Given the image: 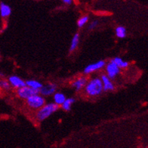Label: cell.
<instances>
[{
    "label": "cell",
    "mask_w": 148,
    "mask_h": 148,
    "mask_svg": "<svg viewBox=\"0 0 148 148\" xmlns=\"http://www.w3.org/2000/svg\"><path fill=\"white\" fill-rule=\"evenodd\" d=\"M0 83H1V81H0Z\"/></svg>",
    "instance_id": "cell-22"
},
{
    "label": "cell",
    "mask_w": 148,
    "mask_h": 148,
    "mask_svg": "<svg viewBox=\"0 0 148 148\" xmlns=\"http://www.w3.org/2000/svg\"><path fill=\"white\" fill-rule=\"evenodd\" d=\"M17 93H18V95L21 98L27 100V98L31 97V96L39 94V92L34 91V90L29 88V87H27V86H24V87H23V88H19V89H18Z\"/></svg>",
    "instance_id": "cell-5"
},
{
    "label": "cell",
    "mask_w": 148,
    "mask_h": 148,
    "mask_svg": "<svg viewBox=\"0 0 148 148\" xmlns=\"http://www.w3.org/2000/svg\"><path fill=\"white\" fill-rule=\"evenodd\" d=\"M85 91L87 95L90 97H97L100 95L103 92V85L101 78L95 77L88 81L85 86Z\"/></svg>",
    "instance_id": "cell-1"
},
{
    "label": "cell",
    "mask_w": 148,
    "mask_h": 148,
    "mask_svg": "<svg viewBox=\"0 0 148 148\" xmlns=\"http://www.w3.org/2000/svg\"><path fill=\"white\" fill-rule=\"evenodd\" d=\"M12 14V8L4 2H0V14L3 18L9 17Z\"/></svg>",
    "instance_id": "cell-11"
},
{
    "label": "cell",
    "mask_w": 148,
    "mask_h": 148,
    "mask_svg": "<svg viewBox=\"0 0 148 148\" xmlns=\"http://www.w3.org/2000/svg\"><path fill=\"white\" fill-rule=\"evenodd\" d=\"M8 82H9L10 86L14 87V88L19 89L21 88H23L24 86H26V82L23 79L21 78H20L18 76H11L8 78Z\"/></svg>",
    "instance_id": "cell-8"
},
{
    "label": "cell",
    "mask_w": 148,
    "mask_h": 148,
    "mask_svg": "<svg viewBox=\"0 0 148 148\" xmlns=\"http://www.w3.org/2000/svg\"><path fill=\"white\" fill-rule=\"evenodd\" d=\"M57 86L54 83H49L43 86L39 91V95L42 96H50L52 95L56 92Z\"/></svg>",
    "instance_id": "cell-7"
},
{
    "label": "cell",
    "mask_w": 148,
    "mask_h": 148,
    "mask_svg": "<svg viewBox=\"0 0 148 148\" xmlns=\"http://www.w3.org/2000/svg\"><path fill=\"white\" fill-rule=\"evenodd\" d=\"M88 16L84 15L82 17L79 18L77 21V26H78L79 28H82V27H84L85 24H86V23L88 22Z\"/></svg>",
    "instance_id": "cell-18"
},
{
    "label": "cell",
    "mask_w": 148,
    "mask_h": 148,
    "mask_svg": "<svg viewBox=\"0 0 148 148\" xmlns=\"http://www.w3.org/2000/svg\"><path fill=\"white\" fill-rule=\"evenodd\" d=\"M106 66V62L104 60H98L97 62L91 64L86 66L85 70H84V73L85 74H90L92 73L95 72L97 70H101L103 68Z\"/></svg>",
    "instance_id": "cell-6"
},
{
    "label": "cell",
    "mask_w": 148,
    "mask_h": 148,
    "mask_svg": "<svg viewBox=\"0 0 148 148\" xmlns=\"http://www.w3.org/2000/svg\"><path fill=\"white\" fill-rule=\"evenodd\" d=\"M75 102V99L73 97H69L65 100V101L62 103V105L60 106L61 108L64 111H70L71 110L72 105Z\"/></svg>",
    "instance_id": "cell-15"
},
{
    "label": "cell",
    "mask_w": 148,
    "mask_h": 148,
    "mask_svg": "<svg viewBox=\"0 0 148 148\" xmlns=\"http://www.w3.org/2000/svg\"><path fill=\"white\" fill-rule=\"evenodd\" d=\"M97 24H98V22H97V21H92V23L89 24V26H88V29H89L90 30L94 29L96 27H97Z\"/></svg>",
    "instance_id": "cell-20"
},
{
    "label": "cell",
    "mask_w": 148,
    "mask_h": 148,
    "mask_svg": "<svg viewBox=\"0 0 148 148\" xmlns=\"http://www.w3.org/2000/svg\"><path fill=\"white\" fill-rule=\"evenodd\" d=\"M111 60H112V61H113L119 69L127 68L129 65L128 61H125V60H123V59L120 58H118V57H116V58H113Z\"/></svg>",
    "instance_id": "cell-14"
},
{
    "label": "cell",
    "mask_w": 148,
    "mask_h": 148,
    "mask_svg": "<svg viewBox=\"0 0 148 148\" xmlns=\"http://www.w3.org/2000/svg\"><path fill=\"white\" fill-rule=\"evenodd\" d=\"M116 36L119 39H123L126 36V29L123 26H119L116 28Z\"/></svg>",
    "instance_id": "cell-17"
},
{
    "label": "cell",
    "mask_w": 148,
    "mask_h": 148,
    "mask_svg": "<svg viewBox=\"0 0 148 148\" xmlns=\"http://www.w3.org/2000/svg\"><path fill=\"white\" fill-rule=\"evenodd\" d=\"M79 34L78 33H76L75 35L73 36L72 39V41H71V44H70V51L72 52V51H75L79 45Z\"/></svg>",
    "instance_id": "cell-16"
},
{
    "label": "cell",
    "mask_w": 148,
    "mask_h": 148,
    "mask_svg": "<svg viewBox=\"0 0 148 148\" xmlns=\"http://www.w3.org/2000/svg\"><path fill=\"white\" fill-rule=\"evenodd\" d=\"M26 101L28 107L34 110H39L45 104V99L39 94L31 96Z\"/></svg>",
    "instance_id": "cell-3"
},
{
    "label": "cell",
    "mask_w": 148,
    "mask_h": 148,
    "mask_svg": "<svg viewBox=\"0 0 148 148\" xmlns=\"http://www.w3.org/2000/svg\"><path fill=\"white\" fill-rule=\"evenodd\" d=\"M60 106L57 105L55 103H45V105L38 110L36 112V118L38 120L43 121L49 118L51 114L58 110Z\"/></svg>",
    "instance_id": "cell-2"
},
{
    "label": "cell",
    "mask_w": 148,
    "mask_h": 148,
    "mask_svg": "<svg viewBox=\"0 0 148 148\" xmlns=\"http://www.w3.org/2000/svg\"><path fill=\"white\" fill-rule=\"evenodd\" d=\"M26 86H27L29 88H32L34 91H37V92H39L40 89L42 88V87L43 86V85L42 84V82H40L39 81H37L35 79H29L26 81Z\"/></svg>",
    "instance_id": "cell-12"
},
{
    "label": "cell",
    "mask_w": 148,
    "mask_h": 148,
    "mask_svg": "<svg viewBox=\"0 0 148 148\" xmlns=\"http://www.w3.org/2000/svg\"><path fill=\"white\" fill-rule=\"evenodd\" d=\"M101 80L102 85H103V91H104V92H109V91L114 90V88H115L114 85L110 79L106 74L102 75L101 77Z\"/></svg>",
    "instance_id": "cell-9"
},
{
    "label": "cell",
    "mask_w": 148,
    "mask_h": 148,
    "mask_svg": "<svg viewBox=\"0 0 148 148\" xmlns=\"http://www.w3.org/2000/svg\"><path fill=\"white\" fill-rule=\"evenodd\" d=\"M66 99V97L65 95L61 92H55L54 94V103H56L57 105L61 106Z\"/></svg>",
    "instance_id": "cell-13"
},
{
    "label": "cell",
    "mask_w": 148,
    "mask_h": 148,
    "mask_svg": "<svg viewBox=\"0 0 148 148\" xmlns=\"http://www.w3.org/2000/svg\"><path fill=\"white\" fill-rule=\"evenodd\" d=\"M0 87H2V88H4L5 90L9 89L11 86H10L8 81H6V80H2L1 81V83H0Z\"/></svg>",
    "instance_id": "cell-19"
},
{
    "label": "cell",
    "mask_w": 148,
    "mask_h": 148,
    "mask_svg": "<svg viewBox=\"0 0 148 148\" xmlns=\"http://www.w3.org/2000/svg\"><path fill=\"white\" fill-rule=\"evenodd\" d=\"M120 72V69L110 60L107 65H106V73L107 75L110 79H114Z\"/></svg>",
    "instance_id": "cell-4"
},
{
    "label": "cell",
    "mask_w": 148,
    "mask_h": 148,
    "mask_svg": "<svg viewBox=\"0 0 148 148\" xmlns=\"http://www.w3.org/2000/svg\"><path fill=\"white\" fill-rule=\"evenodd\" d=\"M63 2L66 5H71L72 4V0H63Z\"/></svg>",
    "instance_id": "cell-21"
},
{
    "label": "cell",
    "mask_w": 148,
    "mask_h": 148,
    "mask_svg": "<svg viewBox=\"0 0 148 148\" xmlns=\"http://www.w3.org/2000/svg\"><path fill=\"white\" fill-rule=\"evenodd\" d=\"M87 82H88L87 78L85 77V76H81V77L78 78L73 82L72 86L76 89V91H80L83 88H85Z\"/></svg>",
    "instance_id": "cell-10"
}]
</instances>
